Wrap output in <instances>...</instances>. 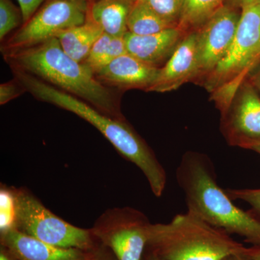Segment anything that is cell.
I'll return each instance as SVG.
<instances>
[{"mask_svg": "<svg viewBox=\"0 0 260 260\" xmlns=\"http://www.w3.org/2000/svg\"><path fill=\"white\" fill-rule=\"evenodd\" d=\"M237 32L226 54L210 73L207 88L215 93L223 116L242 80L260 58V3L243 6Z\"/></svg>", "mask_w": 260, "mask_h": 260, "instance_id": "cell-5", "label": "cell"}, {"mask_svg": "<svg viewBox=\"0 0 260 260\" xmlns=\"http://www.w3.org/2000/svg\"><path fill=\"white\" fill-rule=\"evenodd\" d=\"M0 245L8 248L19 260H85L91 251L50 245L17 229L1 233Z\"/></svg>", "mask_w": 260, "mask_h": 260, "instance_id": "cell-14", "label": "cell"}, {"mask_svg": "<svg viewBox=\"0 0 260 260\" xmlns=\"http://www.w3.org/2000/svg\"><path fill=\"white\" fill-rule=\"evenodd\" d=\"M85 260H117L110 249L102 245H100L90 251L88 257Z\"/></svg>", "mask_w": 260, "mask_h": 260, "instance_id": "cell-26", "label": "cell"}, {"mask_svg": "<svg viewBox=\"0 0 260 260\" xmlns=\"http://www.w3.org/2000/svg\"><path fill=\"white\" fill-rule=\"evenodd\" d=\"M199 74L198 32L195 30L185 35L159 69L156 79L148 92L172 91Z\"/></svg>", "mask_w": 260, "mask_h": 260, "instance_id": "cell-10", "label": "cell"}, {"mask_svg": "<svg viewBox=\"0 0 260 260\" xmlns=\"http://www.w3.org/2000/svg\"><path fill=\"white\" fill-rule=\"evenodd\" d=\"M127 54L124 37H114L103 32L93 44L86 59L83 61L95 73L121 55Z\"/></svg>", "mask_w": 260, "mask_h": 260, "instance_id": "cell-19", "label": "cell"}, {"mask_svg": "<svg viewBox=\"0 0 260 260\" xmlns=\"http://www.w3.org/2000/svg\"><path fill=\"white\" fill-rule=\"evenodd\" d=\"M164 20L177 27L182 10L183 0H141Z\"/></svg>", "mask_w": 260, "mask_h": 260, "instance_id": "cell-21", "label": "cell"}, {"mask_svg": "<svg viewBox=\"0 0 260 260\" xmlns=\"http://www.w3.org/2000/svg\"><path fill=\"white\" fill-rule=\"evenodd\" d=\"M176 176L188 212L230 235L237 234L252 245H260V220L234 204L218 185L213 162L207 155L186 153Z\"/></svg>", "mask_w": 260, "mask_h": 260, "instance_id": "cell-3", "label": "cell"}, {"mask_svg": "<svg viewBox=\"0 0 260 260\" xmlns=\"http://www.w3.org/2000/svg\"><path fill=\"white\" fill-rule=\"evenodd\" d=\"M10 69L34 75L59 90L81 99L103 114L124 120L114 89L97 79L93 70L75 60L61 49L56 38L34 47L2 52Z\"/></svg>", "mask_w": 260, "mask_h": 260, "instance_id": "cell-2", "label": "cell"}, {"mask_svg": "<svg viewBox=\"0 0 260 260\" xmlns=\"http://www.w3.org/2000/svg\"><path fill=\"white\" fill-rule=\"evenodd\" d=\"M231 3L241 8L245 5L260 3V0H231Z\"/></svg>", "mask_w": 260, "mask_h": 260, "instance_id": "cell-30", "label": "cell"}, {"mask_svg": "<svg viewBox=\"0 0 260 260\" xmlns=\"http://www.w3.org/2000/svg\"><path fill=\"white\" fill-rule=\"evenodd\" d=\"M225 191L233 201L246 202L260 214V189H227Z\"/></svg>", "mask_w": 260, "mask_h": 260, "instance_id": "cell-23", "label": "cell"}, {"mask_svg": "<svg viewBox=\"0 0 260 260\" xmlns=\"http://www.w3.org/2000/svg\"><path fill=\"white\" fill-rule=\"evenodd\" d=\"M159 69L127 53L96 70L94 74L101 83L109 88L141 89L148 91L156 79Z\"/></svg>", "mask_w": 260, "mask_h": 260, "instance_id": "cell-11", "label": "cell"}, {"mask_svg": "<svg viewBox=\"0 0 260 260\" xmlns=\"http://www.w3.org/2000/svg\"><path fill=\"white\" fill-rule=\"evenodd\" d=\"M103 32L100 27L87 19L85 23L62 30L55 38L68 56L79 62H83Z\"/></svg>", "mask_w": 260, "mask_h": 260, "instance_id": "cell-16", "label": "cell"}, {"mask_svg": "<svg viewBox=\"0 0 260 260\" xmlns=\"http://www.w3.org/2000/svg\"><path fill=\"white\" fill-rule=\"evenodd\" d=\"M150 223L143 212L131 207L106 210L90 228L98 241L117 260H142Z\"/></svg>", "mask_w": 260, "mask_h": 260, "instance_id": "cell-7", "label": "cell"}, {"mask_svg": "<svg viewBox=\"0 0 260 260\" xmlns=\"http://www.w3.org/2000/svg\"><path fill=\"white\" fill-rule=\"evenodd\" d=\"M17 1L23 16V23H25L34 16L38 10L47 0H17Z\"/></svg>", "mask_w": 260, "mask_h": 260, "instance_id": "cell-25", "label": "cell"}, {"mask_svg": "<svg viewBox=\"0 0 260 260\" xmlns=\"http://www.w3.org/2000/svg\"><path fill=\"white\" fill-rule=\"evenodd\" d=\"M86 0H47L30 20L1 46L2 52L34 47L56 37L59 32L85 23Z\"/></svg>", "mask_w": 260, "mask_h": 260, "instance_id": "cell-8", "label": "cell"}, {"mask_svg": "<svg viewBox=\"0 0 260 260\" xmlns=\"http://www.w3.org/2000/svg\"><path fill=\"white\" fill-rule=\"evenodd\" d=\"M184 34L179 28L145 36L135 35L127 31L124 40L128 54L146 64L160 68L185 37Z\"/></svg>", "mask_w": 260, "mask_h": 260, "instance_id": "cell-13", "label": "cell"}, {"mask_svg": "<svg viewBox=\"0 0 260 260\" xmlns=\"http://www.w3.org/2000/svg\"><path fill=\"white\" fill-rule=\"evenodd\" d=\"M142 260H162L158 256L155 255L154 253L152 252L148 249H145L144 254H143V259Z\"/></svg>", "mask_w": 260, "mask_h": 260, "instance_id": "cell-32", "label": "cell"}, {"mask_svg": "<svg viewBox=\"0 0 260 260\" xmlns=\"http://www.w3.org/2000/svg\"><path fill=\"white\" fill-rule=\"evenodd\" d=\"M25 88L20 85L18 80H13L0 85V104L5 105L25 93Z\"/></svg>", "mask_w": 260, "mask_h": 260, "instance_id": "cell-24", "label": "cell"}, {"mask_svg": "<svg viewBox=\"0 0 260 260\" xmlns=\"http://www.w3.org/2000/svg\"><path fill=\"white\" fill-rule=\"evenodd\" d=\"M86 1L88 2V3H90V2L97 1V0H86Z\"/></svg>", "mask_w": 260, "mask_h": 260, "instance_id": "cell-34", "label": "cell"}, {"mask_svg": "<svg viewBox=\"0 0 260 260\" xmlns=\"http://www.w3.org/2000/svg\"><path fill=\"white\" fill-rule=\"evenodd\" d=\"M13 189L19 232L58 247L90 251L100 245L91 229L77 227L59 218L25 186Z\"/></svg>", "mask_w": 260, "mask_h": 260, "instance_id": "cell-6", "label": "cell"}, {"mask_svg": "<svg viewBox=\"0 0 260 260\" xmlns=\"http://www.w3.org/2000/svg\"><path fill=\"white\" fill-rule=\"evenodd\" d=\"M223 118L224 133L231 145L239 147L248 140H260V99L251 87L244 88Z\"/></svg>", "mask_w": 260, "mask_h": 260, "instance_id": "cell-12", "label": "cell"}, {"mask_svg": "<svg viewBox=\"0 0 260 260\" xmlns=\"http://www.w3.org/2000/svg\"><path fill=\"white\" fill-rule=\"evenodd\" d=\"M239 147L253 150V151L260 154V140H248V141L242 143L239 145Z\"/></svg>", "mask_w": 260, "mask_h": 260, "instance_id": "cell-28", "label": "cell"}, {"mask_svg": "<svg viewBox=\"0 0 260 260\" xmlns=\"http://www.w3.org/2000/svg\"><path fill=\"white\" fill-rule=\"evenodd\" d=\"M242 8L227 3L199 29V73L210 74L226 54L237 32Z\"/></svg>", "mask_w": 260, "mask_h": 260, "instance_id": "cell-9", "label": "cell"}, {"mask_svg": "<svg viewBox=\"0 0 260 260\" xmlns=\"http://www.w3.org/2000/svg\"><path fill=\"white\" fill-rule=\"evenodd\" d=\"M13 78L25 91L41 102L52 104L76 114L92 124L110 142L118 153L134 164L144 174L152 192L162 196L167 184L165 169L156 155L128 121L114 119L103 114L88 103L59 90L34 75L18 69H12Z\"/></svg>", "mask_w": 260, "mask_h": 260, "instance_id": "cell-1", "label": "cell"}, {"mask_svg": "<svg viewBox=\"0 0 260 260\" xmlns=\"http://www.w3.org/2000/svg\"><path fill=\"white\" fill-rule=\"evenodd\" d=\"M244 250V249H243ZM223 260H251L249 256L244 254V251L242 252L237 253V254H232V255L227 256Z\"/></svg>", "mask_w": 260, "mask_h": 260, "instance_id": "cell-31", "label": "cell"}, {"mask_svg": "<svg viewBox=\"0 0 260 260\" xmlns=\"http://www.w3.org/2000/svg\"><path fill=\"white\" fill-rule=\"evenodd\" d=\"M0 260H19L18 258L4 246L0 245Z\"/></svg>", "mask_w": 260, "mask_h": 260, "instance_id": "cell-29", "label": "cell"}, {"mask_svg": "<svg viewBox=\"0 0 260 260\" xmlns=\"http://www.w3.org/2000/svg\"><path fill=\"white\" fill-rule=\"evenodd\" d=\"M243 251L251 260H260V245H252L250 247H244Z\"/></svg>", "mask_w": 260, "mask_h": 260, "instance_id": "cell-27", "label": "cell"}, {"mask_svg": "<svg viewBox=\"0 0 260 260\" xmlns=\"http://www.w3.org/2000/svg\"><path fill=\"white\" fill-rule=\"evenodd\" d=\"M173 28L177 27L160 18L141 0H138L133 5L128 18V32L135 35L145 36Z\"/></svg>", "mask_w": 260, "mask_h": 260, "instance_id": "cell-18", "label": "cell"}, {"mask_svg": "<svg viewBox=\"0 0 260 260\" xmlns=\"http://www.w3.org/2000/svg\"><path fill=\"white\" fill-rule=\"evenodd\" d=\"M133 1L136 2L138 1V0H133Z\"/></svg>", "mask_w": 260, "mask_h": 260, "instance_id": "cell-35", "label": "cell"}, {"mask_svg": "<svg viewBox=\"0 0 260 260\" xmlns=\"http://www.w3.org/2000/svg\"><path fill=\"white\" fill-rule=\"evenodd\" d=\"M135 2L133 0H97L88 3L87 19L96 24L104 32L114 37H124L127 21Z\"/></svg>", "mask_w": 260, "mask_h": 260, "instance_id": "cell-15", "label": "cell"}, {"mask_svg": "<svg viewBox=\"0 0 260 260\" xmlns=\"http://www.w3.org/2000/svg\"><path fill=\"white\" fill-rule=\"evenodd\" d=\"M16 229V205L13 186H0V234Z\"/></svg>", "mask_w": 260, "mask_h": 260, "instance_id": "cell-20", "label": "cell"}, {"mask_svg": "<svg viewBox=\"0 0 260 260\" xmlns=\"http://www.w3.org/2000/svg\"><path fill=\"white\" fill-rule=\"evenodd\" d=\"M245 247L230 234L186 212L150 224L146 249L162 260H223Z\"/></svg>", "mask_w": 260, "mask_h": 260, "instance_id": "cell-4", "label": "cell"}, {"mask_svg": "<svg viewBox=\"0 0 260 260\" xmlns=\"http://www.w3.org/2000/svg\"><path fill=\"white\" fill-rule=\"evenodd\" d=\"M226 0H183L182 10L178 28L183 32L199 30Z\"/></svg>", "mask_w": 260, "mask_h": 260, "instance_id": "cell-17", "label": "cell"}, {"mask_svg": "<svg viewBox=\"0 0 260 260\" xmlns=\"http://www.w3.org/2000/svg\"><path fill=\"white\" fill-rule=\"evenodd\" d=\"M23 23L20 9L11 0H0V40L4 42L10 32Z\"/></svg>", "mask_w": 260, "mask_h": 260, "instance_id": "cell-22", "label": "cell"}, {"mask_svg": "<svg viewBox=\"0 0 260 260\" xmlns=\"http://www.w3.org/2000/svg\"><path fill=\"white\" fill-rule=\"evenodd\" d=\"M257 82H258V85H259V87L260 88V74L259 75V77H258Z\"/></svg>", "mask_w": 260, "mask_h": 260, "instance_id": "cell-33", "label": "cell"}]
</instances>
